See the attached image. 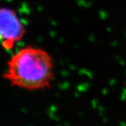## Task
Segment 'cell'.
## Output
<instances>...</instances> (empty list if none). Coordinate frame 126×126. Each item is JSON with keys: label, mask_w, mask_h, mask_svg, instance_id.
<instances>
[{"label": "cell", "mask_w": 126, "mask_h": 126, "mask_svg": "<svg viewBox=\"0 0 126 126\" xmlns=\"http://www.w3.org/2000/svg\"><path fill=\"white\" fill-rule=\"evenodd\" d=\"M12 86L24 90H46L54 79V63L45 50L28 46L14 53L3 75Z\"/></svg>", "instance_id": "obj_1"}, {"label": "cell", "mask_w": 126, "mask_h": 126, "mask_svg": "<svg viewBox=\"0 0 126 126\" xmlns=\"http://www.w3.org/2000/svg\"><path fill=\"white\" fill-rule=\"evenodd\" d=\"M23 22L13 9L2 7L0 11V38L2 46L11 50L25 34Z\"/></svg>", "instance_id": "obj_2"}]
</instances>
